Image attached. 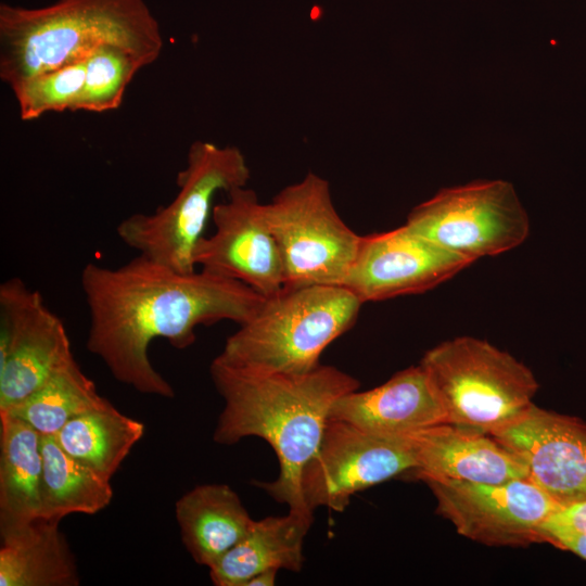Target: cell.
Returning a JSON list of instances; mask_svg holds the SVG:
<instances>
[{"label":"cell","mask_w":586,"mask_h":586,"mask_svg":"<svg viewBox=\"0 0 586 586\" xmlns=\"http://www.w3.org/2000/svg\"><path fill=\"white\" fill-rule=\"evenodd\" d=\"M525 466L527 479L560 506L586 499V423L533 403L492 432Z\"/></svg>","instance_id":"obj_14"},{"label":"cell","mask_w":586,"mask_h":586,"mask_svg":"<svg viewBox=\"0 0 586 586\" xmlns=\"http://www.w3.org/2000/svg\"><path fill=\"white\" fill-rule=\"evenodd\" d=\"M329 419L378 435L407 436L446 423V413L419 364L395 373L377 387L342 395L332 405Z\"/></svg>","instance_id":"obj_15"},{"label":"cell","mask_w":586,"mask_h":586,"mask_svg":"<svg viewBox=\"0 0 586 586\" xmlns=\"http://www.w3.org/2000/svg\"><path fill=\"white\" fill-rule=\"evenodd\" d=\"M457 532L487 546L545 542L543 524L561 506L528 479L498 484L423 479Z\"/></svg>","instance_id":"obj_11"},{"label":"cell","mask_w":586,"mask_h":586,"mask_svg":"<svg viewBox=\"0 0 586 586\" xmlns=\"http://www.w3.org/2000/svg\"><path fill=\"white\" fill-rule=\"evenodd\" d=\"M251 170L241 150L196 140L178 173V192L154 213H136L119 222L117 235L139 254L180 272L196 270L194 250L204 237L214 198L245 187Z\"/></svg>","instance_id":"obj_5"},{"label":"cell","mask_w":586,"mask_h":586,"mask_svg":"<svg viewBox=\"0 0 586 586\" xmlns=\"http://www.w3.org/2000/svg\"><path fill=\"white\" fill-rule=\"evenodd\" d=\"M227 195L213 207L215 232L196 244L194 265L271 296L284 286V268L266 204L247 186L234 188Z\"/></svg>","instance_id":"obj_12"},{"label":"cell","mask_w":586,"mask_h":586,"mask_svg":"<svg viewBox=\"0 0 586 586\" xmlns=\"http://www.w3.org/2000/svg\"><path fill=\"white\" fill-rule=\"evenodd\" d=\"M446 413V423L491 434L533 403V372L487 341L458 336L428 351L420 361Z\"/></svg>","instance_id":"obj_6"},{"label":"cell","mask_w":586,"mask_h":586,"mask_svg":"<svg viewBox=\"0 0 586 586\" xmlns=\"http://www.w3.org/2000/svg\"><path fill=\"white\" fill-rule=\"evenodd\" d=\"M104 44L144 66L164 41L144 0H59L40 8L0 4V78L11 89L41 73L85 60Z\"/></svg>","instance_id":"obj_3"},{"label":"cell","mask_w":586,"mask_h":586,"mask_svg":"<svg viewBox=\"0 0 586 586\" xmlns=\"http://www.w3.org/2000/svg\"><path fill=\"white\" fill-rule=\"evenodd\" d=\"M141 68L142 63L120 47L97 48L86 58L85 84L75 112L103 113L118 109L129 82Z\"/></svg>","instance_id":"obj_24"},{"label":"cell","mask_w":586,"mask_h":586,"mask_svg":"<svg viewBox=\"0 0 586 586\" xmlns=\"http://www.w3.org/2000/svg\"><path fill=\"white\" fill-rule=\"evenodd\" d=\"M313 513L289 509L283 517L254 520L244 537L208 569L213 584L244 586L251 577L270 569L300 572Z\"/></svg>","instance_id":"obj_17"},{"label":"cell","mask_w":586,"mask_h":586,"mask_svg":"<svg viewBox=\"0 0 586 586\" xmlns=\"http://www.w3.org/2000/svg\"><path fill=\"white\" fill-rule=\"evenodd\" d=\"M74 359L63 321L20 278L0 285V412Z\"/></svg>","instance_id":"obj_9"},{"label":"cell","mask_w":586,"mask_h":586,"mask_svg":"<svg viewBox=\"0 0 586 586\" xmlns=\"http://www.w3.org/2000/svg\"><path fill=\"white\" fill-rule=\"evenodd\" d=\"M407 436H383L329 419L321 443L304 467L303 500L308 509L342 512L356 493L416 470Z\"/></svg>","instance_id":"obj_10"},{"label":"cell","mask_w":586,"mask_h":586,"mask_svg":"<svg viewBox=\"0 0 586 586\" xmlns=\"http://www.w3.org/2000/svg\"><path fill=\"white\" fill-rule=\"evenodd\" d=\"M209 373L225 403L213 440L221 445L249 436L266 441L278 458L279 475L256 485L289 509L311 511L302 496L303 469L319 448L332 405L358 390V380L328 365L302 374L255 373L218 357Z\"/></svg>","instance_id":"obj_2"},{"label":"cell","mask_w":586,"mask_h":586,"mask_svg":"<svg viewBox=\"0 0 586 586\" xmlns=\"http://www.w3.org/2000/svg\"><path fill=\"white\" fill-rule=\"evenodd\" d=\"M546 542L570 550L586 560V534L553 532Z\"/></svg>","instance_id":"obj_27"},{"label":"cell","mask_w":586,"mask_h":586,"mask_svg":"<svg viewBox=\"0 0 586 586\" xmlns=\"http://www.w3.org/2000/svg\"><path fill=\"white\" fill-rule=\"evenodd\" d=\"M40 519L60 522L72 513L95 514L113 498L111 479L66 454L54 436H42Z\"/></svg>","instance_id":"obj_21"},{"label":"cell","mask_w":586,"mask_h":586,"mask_svg":"<svg viewBox=\"0 0 586 586\" xmlns=\"http://www.w3.org/2000/svg\"><path fill=\"white\" fill-rule=\"evenodd\" d=\"M110 405L74 358L30 396L2 412L24 420L42 436H54L75 417Z\"/></svg>","instance_id":"obj_23"},{"label":"cell","mask_w":586,"mask_h":586,"mask_svg":"<svg viewBox=\"0 0 586 586\" xmlns=\"http://www.w3.org/2000/svg\"><path fill=\"white\" fill-rule=\"evenodd\" d=\"M86 59L41 73L12 90L22 120H34L50 112H75L85 84Z\"/></svg>","instance_id":"obj_25"},{"label":"cell","mask_w":586,"mask_h":586,"mask_svg":"<svg viewBox=\"0 0 586 586\" xmlns=\"http://www.w3.org/2000/svg\"><path fill=\"white\" fill-rule=\"evenodd\" d=\"M279 570L270 569L251 577L244 586H273Z\"/></svg>","instance_id":"obj_28"},{"label":"cell","mask_w":586,"mask_h":586,"mask_svg":"<svg viewBox=\"0 0 586 586\" xmlns=\"http://www.w3.org/2000/svg\"><path fill=\"white\" fill-rule=\"evenodd\" d=\"M266 214L281 252L284 285H343L361 235L340 217L327 179L307 173L281 189Z\"/></svg>","instance_id":"obj_7"},{"label":"cell","mask_w":586,"mask_h":586,"mask_svg":"<svg viewBox=\"0 0 586 586\" xmlns=\"http://www.w3.org/2000/svg\"><path fill=\"white\" fill-rule=\"evenodd\" d=\"M420 479L498 484L527 479L521 460L492 435L449 423L407 435Z\"/></svg>","instance_id":"obj_16"},{"label":"cell","mask_w":586,"mask_h":586,"mask_svg":"<svg viewBox=\"0 0 586 586\" xmlns=\"http://www.w3.org/2000/svg\"><path fill=\"white\" fill-rule=\"evenodd\" d=\"M60 522L38 519L1 537L0 586H77L75 556Z\"/></svg>","instance_id":"obj_20"},{"label":"cell","mask_w":586,"mask_h":586,"mask_svg":"<svg viewBox=\"0 0 586 586\" xmlns=\"http://www.w3.org/2000/svg\"><path fill=\"white\" fill-rule=\"evenodd\" d=\"M405 225L472 263L521 245L530 233L528 215L504 180L442 189L413 207Z\"/></svg>","instance_id":"obj_8"},{"label":"cell","mask_w":586,"mask_h":586,"mask_svg":"<svg viewBox=\"0 0 586 586\" xmlns=\"http://www.w3.org/2000/svg\"><path fill=\"white\" fill-rule=\"evenodd\" d=\"M542 532L545 542L553 532L586 534V499L561 506L546 520Z\"/></svg>","instance_id":"obj_26"},{"label":"cell","mask_w":586,"mask_h":586,"mask_svg":"<svg viewBox=\"0 0 586 586\" xmlns=\"http://www.w3.org/2000/svg\"><path fill=\"white\" fill-rule=\"evenodd\" d=\"M361 305L343 285H284L240 324L217 357L255 373L309 372L321 365L323 351L354 326Z\"/></svg>","instance_id":"obj_4"},{"label":"cell","mask_w":586,"mask_h":586,"mask_svg":"<svg viewBox=\"0 0 586 586\" xmlns=\"http://www.w3.org/2000/svg\"><path fill=\"white\" fill-rule=\"evenodd\" d=\"M471 264L403 225L361 235L343 286L362 304L384 301L429 291Z\"/></svg>","instance_id":"obj_13"},{"label":"cell","mask_w":586,"mask_h":586,"mask_svg":"<svg viewBox=\"0 0 586 586\" xmlns=\"http://www.w3.org/2000/svg\"><path fill=\"white\" fill-rule=\"evenodd\" d=\"M175 514L186 549L208 569L244 537L254 521L226 484L193 487L177 500Z\"/></svg>","instance_id":"obj_18"},{"label":"cell","mask_w":586,"mask_h":586,"mask_svg":"<svg viewBox=\"0 0 586 586\" xmlns=\"http://www.w3.org/2000/svg\"><path fill=\"white\" fill-rule=\"evenodd\" d=\"M43 458L41 434L24 420L0 412V534L40 519Z\"/></svg>","instance_id":"obj_19"},{"label":"cell","mask_w":586,"mask_h":586,"mask_svg":"<svg viewBox=\"0 0 586 586\" xmlns=\"http://www.w3.org/2000/svg\"><path fill=\"white\" fill-rule=\"evenodd\" d=\"M144 430L111 404L69 420L54 438L66 454L112 479Z\"/></svg>","instance_id":"obj_22"},{"label":"cell","mask_w":586,"mask_h":586,"mask_svg":"<svg viewBox=\"0 0 586 586\" xmlns=\"http://www.w3.org/2000/svg\"><path fill=\"white\" fill-rule=\"evenodd\" d=\"M80 282L89 314L87 349L118 382L165 398L175 391L149 358L152 341L188 348L196 327L222 320L243 324L266 298L240 281L176 271L141 254L114 268L89 263Z\"/></svg>","instance_id":"obj_1"}]
</instances>
